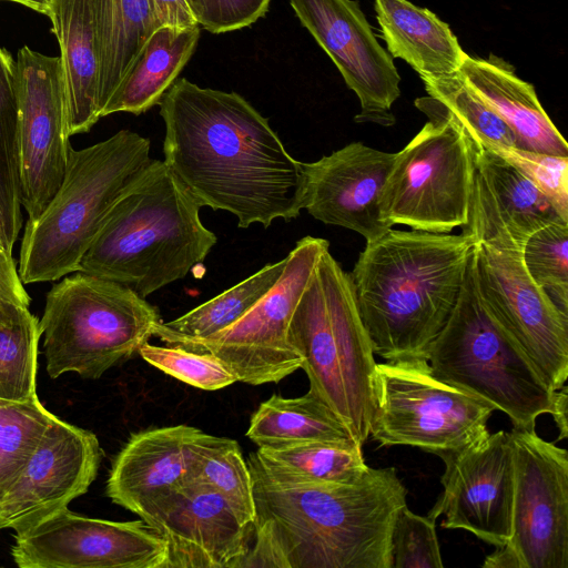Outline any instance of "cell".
<instances>
[{"instance_id": "cell-1", "label": "cell", "mask_w": 568, "mask_h": 568, "mask_svg": "<svg viewBox=\"0 0 568 568\" xmlns=\"http://www.w3.org/2000/svg\"><path fill=\"white\" fill-rule=\"evenodd\" d=\"M159 105L163 161L201 207L230 212L244 229L300 216L302 162L241 94L182 78Z\"/></svg>"}, {"instance_id": "cell-2", "label": "cell", "mask_w": 568, "mask_h": 568, "mask_svg": "<svg viewBox=\"0 0 568 568\" xmlns=\"http://www.w3.org/2000/svg\"><path fill=\"white\" fill-rule=\"evenodd\" d=\"M253 539L241 568H392V530L407 489L394 467L338 485L268 480L248 466Z\"/></svg>"}, {"instance_id": "cell-3", "label": "cell", "mask_w": 568, "mask_h": 568, "mask_svg": "<svg viewBox=\"0 0 568 568\" xmlns=\"http://www.w3.org/2000/svg\"><path fill=\"white\" fill-rule=\"evenodd\" d=\"M475 240L390 227L366 242L352 273L374 354L425 358L457 302Z\"/></svg>"}, {"instance_id": "cell-4", "label": "cell", "mask_w": 568, "mask_h": 568, "mask_svg": "<svg viewBox=\"0 0 568 568\" xmlns=\"http://www.w3.org/2000/svg\"><path fill=\"white\" fill-rule=\"evenodd\" d=\"M201 205L164 161L151 159L109 213L79 272L142 297L184 278L216 244Z\"/></svg>"}, {"instance_id": "cell-5", "label": "cell", "mask_w": 568, "mask_h": 568, "mask_svg": "<svg viewBox=\"0 0 568 568\" xmlns=\"http://www.w3.org/2000/svg\"><path fill=\"white\" fill-rule=\"evenodd\" d=\"M150 140L120 130L91 146L70 148L63 180L34 220H28L18 273L23 284L79 272L112 207L151 161Z\"/></svg>"}, {"instance_id": "cell-6", "label": "cell", "mask_w": 568, "mask_h": 568, "mask_svg": "<svg viewBox=\"0 0 568 568\" xmlns=\"http://www.w3.org/2000/svg\"><path fill=\"white\" fill-rule=\"evenodd\" d=\"M288 339L303 358L310 390L363 446L369 436L376 362L351 275L329 248L294 310Z\"/></svg>"}, {"instance_id": "cell-7", "label": "cell", "mask_w": 568, "mask_h": 568, "mask_svg": "<svg viewBox=\"0 0 568 568\" xmlns=\"http://www.w3.org/2000/svg\"><path fill=\"white\" fill-rule=\"evenodd\" d=\"M160 322L158 308L130 287L78 272L47 294L39 321L47 372L97 379L139 352Z\"/></svg>"}, {"instance_id": "cell-8", "label": "cell", "mask_w": 568, "mask_h": 568, "mask_svg": "<svg viewBox=\"0 0 568 568\" xmlns=\"http://www.w3.org/2000/svg\"><path fill=\"white\" fill-rule=\"evenodd\" d=\"M426 359L435 377L505 413L514 427L535 428L537 417L552 410L555 389L483 308L473 251L455 307Z\"/></svg>"}, {"instance_id": "cell-9", "label": "cell", "mask_w": 568, "mask_h": 568, "mask_svg": "<svg viewBox=\"0 0 568 568\" xmlns=\"http://www.w3.org/2000/svg\"><path fill=\"white\" fill-rule=\"evenodd\" d=\"M415 106L428 122L395 159L381 196L390 223L449 233L468 221L476 171V146L449 115L422 98Z\"/></svg>"}, {"instance_id": "cell-10", "label": "cell", "mask_w": 568, "mask_h": 568, "mask_svg": "<svg viewBox=\"0 0 568 568\" xmlns=\"http://www.w3.org/2000/svg\"><path fill=\"white\" fill-rule=\"evenodd\" d=\"M369 435L381 446H410L440 456L489 434L495 408L439 381L425 358L376 363Z\"/></svg>"}, {"instance_id": "cell-11", "label": "cell", "mask_w": 568, "mask_h": 568, "mask_svg": "<svg viewBox=\"0 0 568 568\" xmlns=\"http://www.w3.org/2000/svg\"><path fill=\"white\" fill-rule=\"evenodd\" d=\"M515 463L510 537L484 568H568V452L535 428L509 432Z\"/></svg>"}, {"instance_id": "cell-12", "label": "cell", "mask_w": 568, "mask_h": 568, "mask_svg": "<svg viewBox=\"0 0 568 568\" xmlns=\"http://www.w3.org/2000/svg\"><path fill=\"white\" fill-rule=\"evenodd\" d=\"M328 241L305 236L286 255L285 268L268 293L239 321L221 332L181 346L219 357L248 385L277 383L302 367L303 358L288 339L294 310L311 282Z\"/></svg>"}, {"instance_id": "cell-13", "label": "cell", "mask_w": 568, "mask_h": 568, "mask_svg": "<svg viewBox=\"0 0 568 568\" xmlns=\"http://www.w3.org/2000/svg\"><path fill=\"white\" fill-rule=\"evenodd\" d=\"M475 283L490 320L552 388L568 377V316L528 275L521 251L475 243Z\"/></svg>"}, {"instance_id": "cell-14", "label": "cell", "mask_w": 568, "mask_h": 568, "mask_svg": "<svg viewBox=\"0 0 568 568\" xmlns=\"http://www.w3.org/2000/svg\"><path fill=\"white\" fill-rule=\"evenodd\" d=\"M16 91L21 204L34 220L59 189L71 148L60 57L21 48Z\"/></svg>"}, {"instance_id": "cell-15", "label": "cell", "mask_w": 568, "mask_h": 568, "mask_svg": "<svg viewBox=\"0 0 568 568\" xmlns=\"http://www.w3.org/2000/svg\"><path fill=\"white\" fill-rule=\"evenodd\" d=\"M20 568H166L168 545L143 519L111 521L61 508L16 531Z\"/></svg>"}, {"instance_id": "cell-16", "label": "cell", "mask_w": 568, "mask_h": 568, "mask_svg": "<svg viewBox=\"0 0 568 568\" xmlns=\"http://www.w3.org/2000/svg\"><path fill=\"white\" fill-rule=\"evenodd\" d=\"M290 4L357 95L361 111L355 122L394 125L392 108L400 95V75L358 1L290 0Z\"/></svg>"}, {"instance_id": "cell-17", "label": "cell", "mask_w": 568, "mask_h": 568, "mask_svg": "<svg viewBox=\"0 0 568 568\" xmlns=\"http://www.w3.org/2000/svg\"><path fill=\"white\" fill-rule=\"evenodd\" d=\"M443 493L427 516L442 527L464 529L496 548L510 537L515 463L509 433L498 430L438 456Z\"/></svg>"}, {"instance_id": "cell-18", "label": "cell", "mask_w": 568, "mask_h": 568, "mask_svg": "<svg viewBox=\"0 0 568 568\" xmlns=\"http://www.w3.org/2000/svg\"><path fill=\"white\" fill-rule=\"evenodd\" d=\"M136 515L166 541V568H241L253 539V520L224 497L187 481Z\"/></svg>"}, {"instance_id": "cell-19", "label": "cell", "mask_w": 568, "mask_h": 568, "mask_svg": "<svg viewBox=\"0 0 568 568\" xmlns=\"http://www.w3.org/2000/svg\"><path fill=\"white\" fill-rule=\"evenodd\" d=\"M102 449L97 436L58 417L24 470L0 499V529L16 531L65 508L95 479Z\"/></svg>"}, {"instance_id": "cell-20", "label": "cell", "mask_w": 568, "mask_h": 568, "mask_svg": "<svg viewBox=\"0 0 568 568\" xmlns=\"http://www.w3.org/2000/svg\"><path fill=\"white\" fill-rule=\"evenodd\" d=\"M395 159L352 142L315 162H302V210L329 225L352 230L366 242L394 226L381 211L384 184Z\"/></svg>"}, {"instance_id": "cell-21", "label": "cell", "mask_w": 568, "mask_h": 568, "mask_svg": "<svg viewBox=\"0 0 568 568\" xmlns=\"http://www.w3.org/2000/svg\"><path fill=\"white\" fill-rule=\"evenodd\" d=\"M565 220L551 200L493 151L476 148L469 215L463 234L497 248L523 250L530 234Z\"/></svg>"}, {"instance_id": "cell-22", "label": "cell", "mask_w": 568, "mask_h": 568, "mask_svg": "<svg viewBox=\"0 0 568 568\" xmlns=\"http://www.w3.org/2000/svg\"><path fill=\"white\" fill-rule=\"evenodd\" d=\"M210 434L189 425L149 428L131 435L115 456L106 495L136 514L193 477Z\"/></svg>"}, {"instance_id": "cell-23", "label": "cell", "mask_w": 568, "mask_h": 568, "mask_svg": "<svg viewBox=\"0 0 568 568\" xmlns=\"http://www.w3.org/2000/svg\"><path fill=\"white\" fill-rule=\"evenodd\" d=\"M459 75L501 120L516 139L517 149L568 156V144L542 108L535 87L495 54L466 57Z\"/></svg>"}, {"instance_id": "cell-24", "label": "cell", "mask_w": 568, "mask_h": 568, "mask_svg": "<svg viewBox=\"0 0 568 568\" xmlns=\"http://www.w3.org/2000/svg\"><path fill=\"white\" fill-rule=\"evenodd\" d=\"M48 17L60 47L71 138L90 131L100 120L99 50L92 0H52Z\"/></svg>"}, {"instance_id": "cell-25", "label": "cell", "mask_w": 568, "mask_h": 568, "mask_svg": "<svg viewBox=\"0 0 568 568\" xmlns=\"http://www.w3.org/2000/svg\"><path fill=\"white\" fill-rule=\"evenodd\" d=\"M386 51L408 63L422 78L457 74L468 55L450 30L427 8L408 0H374Z\"/></svg>"}, {"instance_id": "cell-26", "label": "cell", "mask_w": 568, "mask_h": 568, "mask_svg": "<svg viewBox=\"0 0 568 568\" xmlns=\"http://www.w3.org/2000/svg\"><path fill=\"white\" fill-rule=\"evenodd\" d=\"M201 28H158L101 111V118L116 112L135 115L159 104L193 55Z\"/></svg>"}, {"instance_id": "cell-27", "label": "cell", "mask_w": 568, "mask_h": 568, "mask_svg": "<svg viewBox=\"0 0 568 568\" xmlns=\"http://www.w3.org/2000/svg\"><path fill=\"white\" fill-rule=\"evenodd\" d=\"M92 10L99 50L101 118L108 100L160 26L152 0H92Z\"/></svg>"}, {"instance_id": "cell-28", "label": "cell", "mask_w": 568, "mask_h": 568, "mask_svg": "<svg viewBox=\"0 0 568 568\" xmlns=\"http://www.w3.org/2000/svg\"><path fill=\"white\" fill-rule=\"evenodd\" d=\"M362 447L354 439L311 442L282 448L258 447L250 454L247 465L277 484H347L368 469Z\"/></svg>"}, {"instance_id": "cell-29", "label": "cell", "mask_w": 568, "mask_h": 568, "mask_svg": "<svg viewBox=\"0 0 568 568\" xmlns=\"http://www.w3.org/2000/svg\"><path fill=\"white\" fill-rule=\"evenodd\" d=\"M246 436L262 448L354 439L344 423L310 389L293 398L274 394L261 403Z\"/></svg>"}, {"instance_id": "cell-30", "label": "cell", "mask_w": 568, "mask_h": 568, "mask_svg": "<svg viewBox=\"0 0 568 568\" xmlns=\"http://www.w3.org/2000/svg\"><path fill=\"white\" fill-rule=\"evenodd\" d=\"M287 257L266 264L217 296L170 322L156 324L153 335L166 345L210 337L244 316L281 277Z\"/></svg>"}, {"instance_id": "cell-31", "label": "cell", "mask_w": 568, "mask_h": 568, "mask_svg": "<svg viewBox=\"0 0 568 568\" xmlns=\"http://www.w3.org/2000/svg\"><path fill=\"white\" fill-rule=\"evenodd\" d=\"M426 97L422 100L455 120L476 148H515L509 126L462 80L459 72L443 78H422Z\"/></svg>"}, {"instance_id": "cell-32", "label": "cell", "mask_w": 568, "mask_h": 568, "mask_svg": "<svg viewBox=\"0 0 568 568\" xmlns=\"http://www.w3.org/2000/svg\"><path fill=\"white\" fill-rule=\"evenodd\" d=\"M39 320L27 306L0 315V398L24 400L37 395Z\"/></svg>"}, {"instance_id": "cell-33", "label": "cell", "mask_w": 568, "mask_h": 568, "mask_svg": "<svg viewBox=\"0 0 568 568\" xmlns=\"http://www.w3.org/2000/svg\"><path fill=\"white\" fill-rule=\"evenodd\" d=\"M55 418L37 395L24 400L0 398V499L18 480Z\"/></svg>"}, {"instance_id": "cell-34", "label": "cell", "mask_w": 568, "mask_h": 568, "mask_svg": "<svg viewBox=\"0 0 568 568\" xmlns=\"http://www.w3.org/2000/svg\"><path fill=\"white\" fill-rule=\"evenodd\" d=\"M16 61L0 48V207L16 242L22 226Z\"/></svg>"}, {"instance_id": "cell-35", "label": "cell", "mask_w": 568, "mask_h": 568, "mask_svg": "<svg viewBox=\"0 0 568 568\" xmlns=\"http://www.w3.org/2000/svg\"><path fill=\"white\" fill-rule=\"evenodd\" d=\"M190 481L219 493L234 508L254 520L251 471L236 440L212 435Z\"/></svg>"}, {"instance_id": "cell-36", "label": "cell", "mask_w": 568, "mask_h": 568, "mask_svg": "<svg viewBox=\"0 0 568 568\" xmlns=\"http://www.w3.org/2000/svg\"><path fill=\"white\" fill-rule=\"evenodd\" d=\"M567 247L568 222H551L528 236L521 258L534 283L568 316Z\"/></svg>"}, {"instance_id": "cell-37", "label": "cell", "mask_w": 568, "mask_h": 568, "mask_svg": "<svg viewBox=\"0 0 568 568\" xmlns=\"http://www.w3.org/2000/svg\"><path fill=\"white\" fill-rule=\"evenodd\" d=\"M138 353L146 363L166 375L200 389L217 390L237 382L230 368L211 353L149 343L142 345Z\"/></svg>"}, {"instance_id": "cell-38", "label": "cell", "mask_w": 568, "mask_h": 568, "mask_svg": "<svg viewBox=\"0 0 568 568\" xmlns=\"http://www.w3.org/2000/svg\"><path fill=\"white\" fill-rule=\"evenodd\" d=\"M436 520L400 508L392 530V568H442Z\"/></svg>"}, {"instance_id": "cell-39", "label": "cell", "mask_w": 568, "mask_h": 568, "mask_svg": "<svg viewBox=\"0 0 568 568\" xmlns=\"http://www.w3.org/2000/svg\"><path fill=\"white\" fill-rule=\"evenodd\" d=\"M489 151L505 159L532 182L568 221V156L517 148H499Z\"/></svg>"}, {"instance_id": "cell-40", "label": "cell", "mask_w": 568, "mask_h": 568, "mask_svg": "<svg viewBox=\"0 0 568 568\" xmlns=\"http://www.w3.org/2000/svg\"><path fill=\"white\" fill-rule=\"evenodd\" d=\"M200 28L224 33L250 27L264 17L271 0H185Z\"/></svg>"}, {"instance_id": "cell-41", "label": "cell", "mask_w": 568, "mask_h": 568, "mask_svg": "<svg viewBox=\"0 0 568 568\" xmlns=\"http://www.w3.org/2000/svg\"><path fill=\"white\" fill-rule=\"evenodd\" d=\"M30 305V296L20 280L12 255L0 251V315Z\"/></svg>"}, {"instance_id": "cell-42", "label": "cell", "mask_w": 568, "mask_h": 568, "mask_svg": "<svg viewBox=\"0 0 568 568\" xmlns=\"http://www.w3.org/2000/svg\"><path fill=\"white\" fill-rule=\"evenodd\" d=\"M152 4L160 27H200L185 0H152Z\"/></svg>"}, {"instance_id": "cell-43", "label": "cell", "mask_w": 568, "mask_h": 568, "mask_svg": "<svg viewBox=\"0 0 568 568\" xmlns=\"http://www.w3.org/2000/svg\"><path fill=\"white\" fill-rule=\"evenodd\" d=\"M567 410H568V387L565 384L559 389L555 390L554 403L551 415L556 423V426L559 429L558 439H565L568 436V420H567Z\"/></svg>"}, {"instance_id": "cell-44", "label": "cell", "mask_w": 568, "mask_h": 568, "mask_svg": "<svg viewBox=\"0 0 568 568\" xmlns=\"http://www.w3.org/2000/svg\"><path fill=\"white\" fill-rule=\"evenodd\" d=\"M13 245L14 242L11 239L7 221L0 207V251L12 255Z\"/></svg>"}, {"instance_id": "cell-45", "label": "cell", "mask_w": 568, "mask_h": 568, "mask_svg": "<svg viewBox=\"0 0 568 568\" xmlns=\"http://www.w3.org/2000/svg\"><path fill=\"white\" fill-rule=\"evenodd\" d=\"M23 4L37 12L49 16L52 0H6Z\"/></svg>"}]
</instances>
